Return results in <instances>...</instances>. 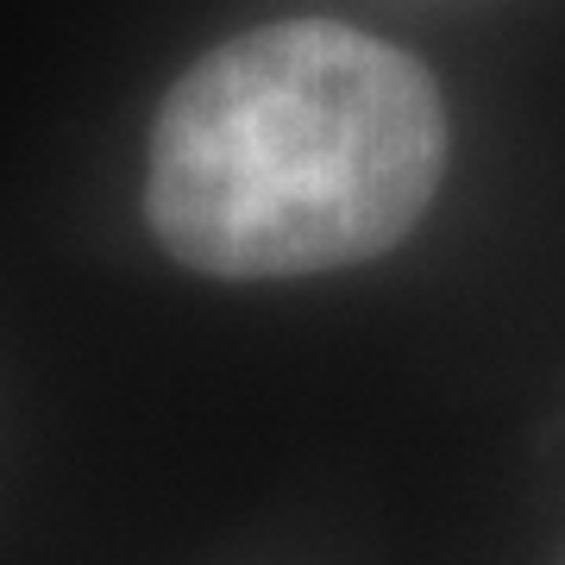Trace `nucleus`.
Masks as SVG:
<instances>
[{"instance_id": "1", "label": "nucleus", "mask_w": 565, "mask_h": 565, "mask_svg": "<svg viewBox=\"0 0 565 565\" xmlns=\"http://www.w3.org/2000/svg\"><path fill=\"white\" fill-rule=\"evenodd\" d=\"M446 177V102L359 25L226 39L151 126V233L202 277H315L415 233Z\"/></svg>"}]
</instances>
